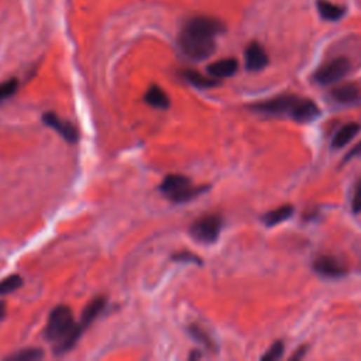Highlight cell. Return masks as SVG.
Segmentation results:
<instances>
[{"mask_svg":"<svg viewBox=\"0 0 361 361\" xmlns=\"http://www.w3.org/2000/svg\"><path fill=\"white\" fill-rule=\"evenodd\" d=\"M106 305H107V301H106L104 297H97V298L92 299V301L86 305V308L83 309L82 316H81V322H79V323H75V327H74L72 333H71L64 341L55 344L54 353H55L57 355H61V354L69 351V350L78 343V340L81 339V336L83 334V332H85V330L97 319V316L104 311Z\"/></svg>","mask_w":361,"mask_h":361,"instance_id":"6da1fadb","label":"cell"},{"mask_svg":"<svg viewBox=\"0 0 361 361\" xmlns=\"http://www.w3.org/2000/svg\"><path fill=\"white\" fill-rule=\"evenodd\" d=\"M207 189H209L207 185L192 186L189 178H186L184 175H178V174L167 175L163 179L161 186H160L161 193L175 203L189 202V200L195 199L196 196L205 193Z\"/></svg>","mask_w":361,"mask_h":361,"instance_id":"7a4b0ae2","label":"cell"},{"mask_svg":"<svg viewBox=\"0 0 361 361\" xmlns=\"http://www.w3.org/2000/svg\"><path fill=\"white\" fill-rule=\"evenodd\" d=\"M178 44H179V48L182 50V53L193 61L206 60L216 50V44H214L213 37L192 32L186 27H184V30L181 32L179 39H178Z\"/></svg>","mask_w":361,"mask_h":361,"instance_id":"3957f363","label":"cell"},{"mask_svg":"<svg viewBox=\"0 0 361 361\" xmlns=\"http://www.w3.org/2000/svg\"><path fill=\"white\" fill-rule=\"evenodd\" d=\"M74 327L75 320L71 308L67 305H60L50 313L44 334L48 341L58 344L72 333Z\"/></svg>","mask_w":361,"mask_h":361,"instance_id":"277c9868","label":"cell"},{"mask_svg":"<svg viewBox=\"0 0 361 361\" xmlns=\"http://www.w3.org/2000/svg\"><path fill=\"white\" fill-rule=\"evenodd\" d=\"M302 99L304 97H299L295 95H281L270 100H264L254 104L253 110L264 114H271V116H288L294 120Z\"/></svg>","mask_w":361,"mask_h":361,"instance_id":"5b68a950","label":"cell"},{"mask_svg":"<svg viewBox=\"0 0 361 361\" xmlns=\"http://www.w3.org/2000/svg\"><path fill=\"white\" fill-rule=\"evenodd\" d=\"M222 219L214 214H206L196 222L192 223L191 226V234L196 240V242L209 245L214 243L219 238V234L222 231Z\"/></svg>","mask_w":361,"mask_h":361,"instance_id":"8992f818","label":"cell"},{"mask_svg":"<svg viewBox=\"0 0 361 361\" xmlns=\"http://www.w3.org/2000/svg\"><path fill=\"white\" fill-rule=\"evenodd\" d=\"M350 61L344 57L334 58L322 65L313 75V79L320 85H330L343 79L350 72Z\"/></svg>","mask_w":361,"mask_h":361,"instance_id":"52a82bcc","label":"cell"},{"mask_svg":"<svg viewBox=\"0 0 361 361\" xmlns=\"http://www.w3.org/2000/svg\"><path fill=\"white\" fill-rule=\"evenodd\" d=\"M43 122L47 128L55 130L67 143L69 144H76L79 140V132L78 129L67 122V120L61 118L60 116H57L54 111H47L43 114Z\"/></svg>","mask_w":361,"mask_h":361,"instance_id":"ba28073f","label":"cell"},{"mask_svg":"<svg viewBox=\"0 0 361 361\" xmlns=\"http://www.w3.org/2000/svg\"><path fill=\"white\" fill-rule=\"evenodd\" d=\"M185 27L192 32H196V33L213 37V39L216 36L224 33V30H226L224 25L220 20H217L214 18H206V16H199V18L191 19Z\"/></svg>","mask_w":361,"mask_h":361,"instance_id":"9c48e42d","label":"cell"},{"mask_svg":"<svg viewBox=\"0 0 361 361\" xmlns=\"http://www.w3.org/2000/svg\"><path fill=\"white\" fill-rule=\"evenodd\" d=\"M313 270L323 275V277H329V278H337V277H343L347 271L346 267L334 257L332 256H322L318 257L316 261L313 263Z\"/></svg>","mask_w":361,"mask_h":361,"instance_id":"30bf717a","label":"cell"},{"mask_svg":"<svg viewBox=\"0 0 361 361\" xmlns=\"http://www.w3.org/2000/svg\"><path fill=\"white\" fill-rule=\"evenodd\" d=\"M246 68L249 71H261L268 65V55L259 43H252L245 51Z\"/></svg>","mask_w":361,"mask_h":361,"instance_id":"8fae6325","label":"cell"},{"mask_svg":"<svg viewBox=\"0 0 361 361\" xmlns=\"http://www.w3.org/2000/svg\"><path fill=\"white\" fill-rule=\"evenodd\" d=\"M238 69V61L236 58H224L220 61H216L207 67L209 76L214 79H223L233 76Z\"/></svg>","mask_w":361,"mask_h":361,"instance_id":"7c38bea8","label":"cell"},{"mask_svg":"<svg viewBox=\"0 0 361 361\" xmlns=\"http://www.w3.org/2000/svg\"><path fill=\"white\" fill-rule=\"evenodd\" d=\"M332 97L343 104L357 103L361 99V88L355 83H344L332 90Z\"/></svg>","mask_w":361,"mask_h":361,"instance_id":"4fadbf2b","label":"cell"},{"mask_svg":"<svg viewBox=\"0 0 361 361\" xmlns=\"http://www.w3.org/2000/svg\"><path fill=\"white\" fill-rule=\"evenodd\" d=\"M361 130V126L358 123H347L344 125L333 137L332 146L334 149H343L346 147Z\"/></svg>","mask_w":361,"mask_h":361,"instance_id":"5bb4252c","label":"cell"},{"mask_svg":"<svg viewBox=\"0 0 361 361\" xmlns=\"http://www.w3.org/2000/svg\"><path fill=\"white\" fill-rule=\"evenodd\" d=\"M144 100L147 104L156 107V109H168L170 107V97L165 93V90L163 88H160L158 85H151L146 95H144Z\"/></svg>","mask_w":361,"mask_h":361,"instance_id":"9a60e30c","label":"cell"},{"mask_svg":"<svg viewBox=\"0 0 361 361\" xmlns=\"http://www.w3.org/2000/svg\"><path fill=\"white\" fill-rule=\"evenodd\" d=\"M316 8H318V12L322 16V19L329 20V22H337L346 13V8L334 5V4L329 2V0H318Z\"/></svg>","mask_w":361,"mask_h":361,"instance_id":"2e32d148","label":"cell"},{"mask_svg":"<svg viewBox=\"0 0 361 361\" xmlns=\"http://www.w3.org/2000/svg\"><path fill=\"white\" fill-rule=\"evenodd\" d=\"M292 214H294V207L291 205H282V206H280V207H277L274 210L267 212L263 216V222L268 227H273V226H277V224L288 220Z\"/></svg>","mask_w":361,"mask_h":361,"instance_id":"e0dca14e","label":"cell"},{"mask_svg":"<svg viewBox=\"0 0 361 361\" xmlns=\"http://www.w3.org/2000/svg\"><path fill=\"white\" fill-rule=\"evenodd\" d=\"M182 76L195 88L198 89H207V88H214L219 85V79H214L212 76H203L198 71H184Z\"/></svg>","mask_w":361,"mask_h":361,"instance_id":"ac0fdd59","label":"cell"},{"mask_svg":"<svg viewBox=\"0 0 361 361\" xmlns=\"http://www.w3.org/2000/svg\"><path fill=\"white\" fill-rule=\"evenodd\" d=\"M44 357V351L41 348H25L8 357L11 361H37Z\"/></svg>","mask_w":361,"mask_h":361,"instance_id":"d6986e66","label":"cell"},{"mask_svg":"<svg viewBox=\"0 0 361 361\" xmlns=\"http://www.w3.org/2000/svg\"><path fill=\"white\" fill-rule=\"evenodd\" d=\"M22 287H23V278L18 274H13V275L0 281V297L9 295Z\"/></svg>","mask_w":361,"mask_h":361,"instance_id":"ffe728a7","label":"cell"},{"mask_svg":"<svg viewBox=\"0 0 361 361\" xmlns=\"http://www.w3.org/2000/svg\"><path fill=\"white\" fill-rule=\"evenodd\" d=\"M19 89V81L18 79H9L4 83H0V102H4L13 96Z\"/></svg>","mask_w":361,"mask_h":361,"instance_id":"44dd1931","label":"cell"},{"mask_svg":"<svg viewBox=\"0 0 361 361\" xmlns=\"http://www.w3.org/2000/svg\"><path fill=\"white\" fill-rule=\"evenodd\" d=\"M284 354V343L282 341H275L268 350L267 353L261 357L263 361H275L280 360Z\"/></svg>","mask_w":361,"mask_h":361,"instance_id":"7402d4cb","label":"cell"},{"mask_svg":"<svg viewBox=\"0 0 361 361\" xmlns=\"http://www.w3.org/2000/svg\"><path fill=\"white\" fill-rule=\"evenodd\" d=\"M351 209L355 214L361 213V179L355 185L353 199H351Z\"/></svg>","mask_w":361,"mask_h":361,"instance_id":"603a6c76","label":"cell"},{"mask_svg":"<svg viewBox=\"0 0 361 361\" xmlns=\"http://www.w3.org/2000/svg\"><path fill=\"white\" fill-rule=\"evenodd\" d=\"M189 332H191V334L195 337V340L200 341L202 344H205V346H207V347L212 346L209 336H207L199 326H192V327L189 329Z\"/></svg>","mask_w":361,"mask_h":361,"instance_id":"cb8c5ba5","label":"cell"},{"mask_svg":"<svg viewBox=\"0 0 361 361\" xmlns=\"http://www.w3.org/2000/svg\"><path fill=\"white\" fill-rule=\"evenodd\" d=\"M174 260L175 261H192V263H200V259L193 256V254H189V253H179V254H175L174 256Z\"/></svg>","mask_w":361,"mask_h":361,"instance_id":"d4e9b609","label":"cell"},{"mask_svg":"<svg viewBox=\"0 0 361 361\" xmlns=\"http://www.w3.org/2000/svg\"><path fill=\"white\" fill-rule=\"evenodd\" d=\"M361 156V142L358 143V144H355L348 153H347V156H346V158H344V163H348L350 160H353V158H355V157H360Z\"/></svg>","mask_w":361,"mask_h":361,"instance_id":"484cf974","label":"cell"},{"mask_svg":"<svg viewBox=\"0 0 361 361\" xmlns=\"http://www.w3.org/2000/svg\"><path fill=\"white\" fill-rule=\"evenodd\" d=\"M6 316V302L0 301V322H2Z\"/></svg>","mask_w":361,"mask_h":361,"instance_id":"4316f807","label":"cell"},{"mask_svg":"<svg viewBox=\"0 0 361 361\" xmlns=\"http://www.w3.org/2000/svg\"><path fill=\"white\" fill-rule=\"evenodd\" d=\"M305 351H306V350H305V347H301V348H298V351H297V353H295V354H294L291 358H292V360L302 358V357H304V354H305Z\"/></svg>","mask_w":361,"mask_h":361,"instance_id":"83f0119b","label":"cell"}]
</instances>
